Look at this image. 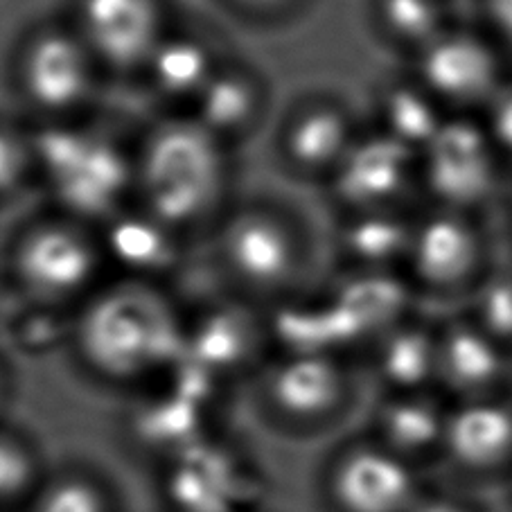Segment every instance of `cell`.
I'll return each instance as SVG.
<instances>
[{"instance_id":"1","label":"cell","mask_w":512,"mask_h":512,"mask_svg":"<svg viewBox=\"0 0 512 512\" xmlns=\"http://www.w3.org/2000/svg\"><path fill=\"white\" fill-rule=\"evenodd\" d=\"M68 343L97 382L147 388L181 364L188 319L163 285L118 278L73 314Z\"/></svg>"},{"instance_id":"2","label":"cell","mask_w":512,"mask_h":512,"mask_svg":"<svg viewBox=\"0 0 512 512\" xmlns=\"http://www.w3.org/2000/svg\"><path fill=\"white\" fill-rule=\"evenodd\" d=\"M231 152L190 113L154 122L134 145V203L188 240L213 233L231 208Z\"/></svg>"},{"instance_id":"3","label":"cell","mask_w":512,"mask_h":512,"mask_svg":"<svg viewBox=\"0 0 512 512\" xmlns=\"http://www.w3.org/2000/svg\"><path fill=\"white\" fill-rule=\"evenodd\" d=\"M37 183L55 213L100 228L134 206L136 158L118 136L84 120L30 127Z\"/></svg>"},{"instance_id":"4","label":"cell","mask_w":512,"mask_h":512,"mask_svg":"<svg viewBox=\"0 0 512 512\" xmlns=\"http://www.w3.org/2000/svg\"><path fill=\"white\" fill-rule=\"evenodd\" d=\"M5 267L25 305L75 314L107 285L109 262L95 226L52 210L16 233Z\"/></svg>"},{"instance_id":"5","label":"cell","mask_w":512,"mask_h":512,"mask_svg":"<svg viewBox=\"0 0 512 512\" xmlns=\"http://www.w3.org/2000/svg\"><path fill=\"white\" fill-rule=\"evenodd\" d=\"M215 258L244 300H289L307 267L300 224L280 206L246 201L226 210L213 228Z\"/></svg>"},{"instance_id":"6","label":"cell","mask_w":512,"mask_h":512,"mask_svg":"<svg viewBox=\"0 0 512 512\" xmlns=\"http://www.w3.org/2000/svg\"><path fill=\"white\" fill-rule=\"evenodd\" d=\"M255 406L276 434L321 438L355 406V379L346 357L332 352H278L260 368Z\"/></svg>"},{"instance_id":"7","label":"cell","mask_w":512,"mask_h":512,"mask_svg":"<svg viewBox=\"0 0 512 512\" xmlns=\"http://www.w3.org/2000/svg\"><path fill=\"white\" fill-rule=\"evenodd\" d=\"M12 73L39 122H68L91 111L102 68L73 25L43 23L19 43Z\"/></svg>"},{"instance_id":"8","label":"cell","mask_w":512,"mask_h":512,"mask_svg":"<svg viewBox=\"0 0 512 512\" xmlns=\"http://www.w3.org/2000/svg\"><path fill=\"white\" fill-rule=\"evenodd\" d=\"M434 481L359 434L325 456L314 499L321 512H413Z\"/></svg>"},{"instance_id":"9","label":"cell","mask_w":512,"mask_h":512,"mask_svg":"<svg viewBox=\"0 0 512 512\" xmlns=\"http://www.w3.org/2000/svg\"><path fill=\"white\" fill-rule=\"evenodd\" d=\"M499 183V149L488 125L467 113H449L420 152V188L434 208L470 215Z\"/></svg>"},{"instance_id":"10","label":"cell","mask_w":512,"mask_h":512,"mask_svg":"<svg viewBox=\"0 0 512 512\" xmlns=\"http://www.w3.org/2000/svg\"><path fill=\"white\" fill-rule=\"evenodd\" d=\"M512 476V395L452 402L438 481L494 497Z\"/></svg>"},{"instance_id":"11","label":"cell","mask_w":512,"mask_h":512,"mask_svg":"<svg viewBox=\"0 0 512 512\" xmlns=\"http://www.w3.org/2000/svg\"><path fill=\"white\" fill-rule=\"evenodd\" d=\"M325 185L343 215L402 208L406 194L420 185V154L377 127L361 129Z\"/></svg>"},{"instance_id":"12","label":"cell","mask_w":512,"mask_h":512,"mask_svg":"<svg viewBox=\"0 0 512 512\" xmlns=\"http://www.w3.org/2000/svg\"><path fill=\"white\" fill-rule=\"evenodd\" d=\"M411 77L445 111L463 113L490 107L501 93V59L497 48L476 32L449 28L413 55Z\"/></svg>"},{"instance_id":"13","label":"cell","mask_w":512,"mask_h":512,"mask_svg":"<svg viewBox=\"0 0 512 512\" xmlns=\"http://www.w3.org/2000/svg\"><path fill=\"white\" fill-rule=\"evenodd\" d=\"M73 28L102 70L143 75L170 32L163 0H77Z\"/></svg>"},{"instance_id":"14","label":"cell","mask_w":512,"mask_h":512,"mask_svg":"<svg viewBox=\"0 0 512 512\" xmlns=\"http://www.w3.org/2000/svg\"><path fill=\"white\" fill-rule=\"evenodd\" d=\"M161 488L170 512H260L249 467L213 440L163 463Z\"/></svg>"},{"instance_id":"15","label":"cell","mask_w":512,"mask_h":512,"mask_svg":"<svg viewBox=\"0 0 512 512\" xmlns=\"http://www.w3.org/2000/svg\"><path fill=\"white\" fill-rule=\"evenodd\" d=\"M483 240L470 215L434 208L416 219L404 278L413 291L452 294L481 282Z\"/></svg>"},{"instance_id":"16","label":"cell","mask_w":512,"mask_h":512,"mask_svg":"<svg viewBox=\"0 0 512 512\" xmlns=\"http://www.w3.org/2000/svg\"><path fill=\"white\" fill-rule=\"evenodd\" d=\"M359 134L346 102L328 93H312L285 116L278 131V156L298 179L328 183Z\"/></svg>"},{"instance_id":"17","label":"cell","mask_w":512,"mask_h":512,"mask_svg":"<svg viewBox=\"0 0 512 512\" xmlns=\"http://www.w3.org/2000/svg\"><path fill=\"white\" fill-rule=\"evenodd\" d=\"M449 406L452 402L436 391L384 393L364 434L422 474L438 479Z\"/></svg>"},{"instance_id":"18","label":"cell","mask_w":512,"mask_h":512,"mask_svg":"<svg viewBox=\"0 0 512 512\" xmlns=\"http://www.w3.org/2000/svg\"><path fill=\"white\" fill-rule=\"evenodd\" d=\"M109 269L118 278L163 285L181 269L188 237L158 222L136 203L97 228Z\"/></svg>"},{"instance_id":"19","label":"cell","mask_w":512,"mask_h":512,"mask_svg":"<svg viewBox=\"0 0 512 512\" xmlns=\"http://www.w3.org/2000/svg\"><path fill=\"white\" fill-rule=\"evenodd\" d=\"M510 379V352L472 319L438 328V388L454 402L503 395Z\"/></svg>"},{"instance_id":"20","label":"cell","mask_w":512,"mask_h":512,"mask_svg":"<svg viewBox=\"0 0 512 512\" xmlns=\"http://www.w3.org/2000/svg\"><path fill=\"white\" fill-rule=\"evenodd\" d=\"M269 339L267 319L246 312L244 305H222L197 319H188L185 364L222 382L255 366L264 341Z\"/></svg>"},{"instance_id":"21","label":"cell","mask_w":512,"mask_h":512,"mask_svg":"<svg viewBox=\"0 0 512 512\" xmlns=\"http://www.w3.org/2000/svg\"><path fill=\"white\" fill-rule=\"evenodd\" d=\"M267 102V82L258 70L244 61L224 59L188 113L208 134L235 149L260 127Z\"/></svg>"},{"instance_id":"22","label":"cell","mask_w":512,"mask_h":512,"mask_svg":"<svg viewBox=\"0 0 512 512\" xmlns=\"http://www.w3.org/2000/svg\"><path fill=\"white\" fill-rule=\"evenodd\" d=\"M224 59L203 34L170 28L140 77L158 100L188 113Z\"/></svg>"},{"instance_id":"23","label":"cell","mask_w":512,"mask_h":512,"mask_svg":"<svg viewBox=\"0 0 512 512\" xmlns=\"http://www.w3.org/2000/svg\"><path fill=\"white\" fill-rule=\"evenodd\" d=\"M370 361L384 393L436 391L438 328L406 316L370 346Z\"/></svg>"},{"instance_id":"24","label":"cell","mask_w":512,"mask_h":512,"mask_svg":"<svg viewBox=\"0 0 512 512\" xmlns=\"http://www.w3.org/2000/svg\"><path fill=\"white\" fill-rule=\"evenodd\" d=\"M416 219L402 208L368 210L343 215L339 228V253L350 273H402L413 240Z\"/></svg>"},{"instance_id":"25","label":"cell","mask_w":512,"mask_h":512,"mask_svg":"<svg viewBox=\"0 0 512 512\" xmlns=\"http://www.w3.org/2000/svg\"><path fill=\"white\" fill-rule=\"evenodd\" d=\"M23 512H127L120 488L95 465L52 463Z\"/></svg>"},{"instance_id":"26","label":"cell","mask_w":512,"mask_h":512,"mask_svg":"<svg viewBox=\"0 0 512 512\" xmlns=\"http://www.w3.org/2000/svg\"><path fill=\"white\" fill-rule=\"evenodd\" d=\"M377 129L420 154L438 134L449 113L413 77H400L379 88Z\"/></svg>"},{"instance_id":"27","label":"cell","mask_w":512,"mask_h":512,"mask_svg":"<svg viewBox=\"0 0 512 512\" xmlns=\"http://www.w3.org/2000/svg\"><path fill=\"white\" fill-rule=\"evenodd\" d=\"M50 467L37 440L0 422V512H23Z\"/></svg>"},{"instance_id":"28","label":"cell","mask_w":512,"mask_h":512,"mask_svg":"<svg viewBox=\"0 0 512 512\" xmlns=\"http://www.w3.org/2000/svg\"><path fill=\"white\" fill-rule=\"evenodd\" d=\"M373 19L379 34L411 57L452 28L445 0H375Z\"/></svg>"},{"instance_id":"29","label":"cell","mask_w":512,"mask_h":512,"mask_svg":"<svg viewBox=\"0 0 512 512\" xmlns=\"http://www.w3.org/2000/svg\"><path fill=\"white\" fill-rule=\"evenodd\" d=\"M30 183H37L32 131L0 118V203L16 199Z\"/></svg>"},{"instance_id":"30","label":"cell","mask_w":512,"mask_h":512,"mask_svg":"<svg viewBox=\"0 0 512 512\" xmlns=\"http://www.w3.org/2000/svg\"><path fill=\"white\" fill-rule=\"evenodd\" d=\"M470 319L499 346L512 350V273L483 276L474 287Z\"/></svg>"},{"instance_id":"31","label":"cell","mask_w":512,"mask_h":512,"mask_svg":"<svg viewBox=\"0 0 512 512\" xmlns=\"http://www.w3.org/2000/svg\"><path fill=\"white\" fill-rule=\"evenodd\" d=\"M413 512H499L490 494L456 488L445 481H434Z\"/></svg>"},{"instance_id":"32","label":"cell","mask_w":512,"mask_h":512,"mask_svg":"<svg viewBox=\"0 0 512 512\" xmlns=\"http://www.w3.org/2000/svg\"><path fill=\"white\" fill-rule=\"evenodd\" d=\"M488 125L494 145L501 154L512 156V86H503L488 107Z\"/></svg>"},{"instance_id":"33","label":"cell","mask_w":512,"mask_h":512,"mask_svg":"<svg viewBox=\"0 0 512 512\" xmlns=\"http://www.w3.org/2000/svg\"><path fill=\"white\" fill-rule=\"evenodd\" d=\"M242 14L255 19H278V16L294 10L300 0H228Z\"/></svg>"},{"instance_id":"34","label":"cell","mask_w":512,"mask_h":512,"mask_svg":"<svg viewBox=\"0 0 512 512\" xmlns=\"http://www.w3.org/2000/svg\"><path fill=\"white\" fill-rule=\"evenodd\" d=\"M483 16L503 41L512 43V0H481Z\"/></svg>"},{"instance_id":"35","label":"cell","mask_w":512,"mask_h":512,"mask_svg":"<svg viewBox=\"0 0 512 512\" xmlns=\"http://www.w3.org/2000/svg\"><path fill=\"white\" fill-rule=\"evenodd\" d=\"M10 397H12V373L10 368H7L5 359L0 357V422H3V413H5V406L10 404Z\"/></svg>"},{"instance_id":"36","label":"cell","mask_w":512,"mask_h":512,"mask_svg":"<svg viewBox=\"0 0 512 512\" xmlns=\"http://www.w3.org/2000/svg\"><path fill=\"white\" fill-rule=\"evenodd\" d=\"M494 501H497L499 512H512V476L508 479V483L494 494Z\"/></svg>"}]
</instances>
